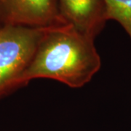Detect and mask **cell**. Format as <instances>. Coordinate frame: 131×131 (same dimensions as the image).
Here are the masks:
<instances>
[{
  "instance_id": "cell-1",
  "label": "cell",
  "mask_w": 131,
  "mask_h": 131,
  "mask_svg": "<svg viewBox=\"0 0 131 131\" xmlns=\"http://www.w3.org/2000/svg\"><path fill=\"white\" fill-rule=\"evenodd\" d=\"M101 67L94 39L70 24L48 29L32 61L16 80L14 88L37 78L59 81L72 88L88 83Z\"/></svg>"
},
{
  "instance_id": "cell-2",
  "label": "cell",
  "mask_w": 131,
  "mask_h": 131,
  "mask_svg": "<svg viewBox=\"0 0 131 131\" xmlns=\"http://www.w3.org/2000/svg\"><path fill=\"white\" fill-rule=\"evenodd\" d=\"M50 28L11 24L0 27V95L14 88Z\"/></svg>"
},
{
  "instance_id": "cell-3",
  "label": "cell",
  "mask_w": 131,
  "mask_h": 131,
  "mask_svg": "<svg viewBox=\"0 0 131 131\" xmlns=\"http://www.w3.org/2000/svg\"><path fill=\"white\" fill-rule=\"evenodd\" d=\"M0 18L5 24L37 28L69 24L56 0H0Z\"/></svg>"
},
{
  "instance_id": "cell-4",
  "label": "cell",
  "mask_w": 131,
  "mask_h": 131,
  "mask_svg": "<svg viewBox=\"0 0 131 131\" xmlns=\"http://www.w3.org/2000/svg\"><path fill=\"white\" fill-rule=\"evenodd\" d=\"M59 5L66 21L93 39L108 20L103 0H59Z\"/></svg>"
},
{
  "instance_id": "cell-5",
  "label": "cell",
  "mask_w": 131,
  "mask_h": 131,
  "mask_svg": "<svg viewBox=\"0 0 131 131\" xmlns=\"http://www.w3.org/2000/svg\"><path fill=\"white\" fill-rule=\"evenodd\" d=\"M107 20H114L125 28L131 39V0H103Z\"/></svg>"
}]
</instances>
